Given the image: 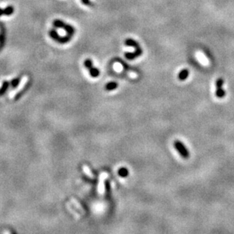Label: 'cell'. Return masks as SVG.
<instances>
[{"label":"cell","mask_w":234,"mask_h":234,"mask_svg":"<svg viewBox=\"0 0 234 234\" xmlns=\"http://www.w3.org/2000/svg\"><path fill=\"white\" fill-rule=\"evenodd\" d=\"M223 85H224V80H223V79L219 78V79L216 80V87H217V88H221Z\"/></svg>","instance_id":"ffe728a7"},{"label":"cell","mask_w":234,"mask_h":234,"mask_svg":"<svg viewBox=\"0 0 234 234\" xmlns=\"http://www.w3.org/2000/svg\"><path fill=\"white\" fill-rule=\"evenodd\" d=\"M14 12H15V8H14V7L12 6V5H9V6L4 8V15H7V16L12 15V14L14 13Z\"/></svg>","instance_id":"8fae6325"},{"label":"cell","mask_w":234,"mask_h":234,"mask_svg":"<svg viewBox=\"0 0 234 234\" xmlns=\"http://www.w3.org/2000/svg\"><path fill=\"white\" fill-rule=\"evenodd\" d=\"M189 76V70L188 69H183L178 74V78L180 80H185L187 79Z\"/></svg>","instance_id":"9c48e42d"},{"label":"cell","mask_w":234,"mask_h":234,"mask_svg":"<svg viewBox=\"0 0 234 234\" xmlns=\"http://www.w3.org/2000/svg\"><path fill=\"white\" fill-rule=\"evenodd\" d=\"M82 3L85 5H91L92 2H90V0H81Z\"/></svg>","instance_id":"44dd1931"},{"label":"cell","mask_w":234,"mask_h":234,"mask_svg":"<svg viewBox=\"0 0 234 234\" xmlns=\"http://www.w3.org/2000/svg\"><path fill=\"white\" fill-rule=\"evenodd\" d=\"M124 56L128 60H133L136 58V55L134 52H126L124 54Z\"/></svg>","instance_id":"e0dca14e"},{"label":"cell","mask_w":234,"mask_h":234,"mask_svg":"<svg viewBox=\"0 0 234 234\" xmlns=\"http://www.w3.org/2000/svg\"><path fill=\"white\" fill-rule=\"evenodd\" d=\"M2 15H4V9L0 8V16H2Z\"/></svg>","instance_id":"603a6c76"},{"label":"cell","mask_w":234,"mask_h":234,"mask_svg":"<svg viewBox=\"0 0 234 234\" xmlns=\"http://www.w3.org/2000/svg\"><path fill=\"white\" fill-rule=\"evenodd\" d=\"M84 65H85V67H86V68H87V69H90V68H92V67H93V62H92V61L90 59H86V60H85V62H84Z\"/></svg>","instance_id":"d6986e66"},{"label":"cell","mask_w":234,"mask_h":234,"mask_svg":"<svg viewBox=\"0 0 234 234\" xmlns=\"http://www.w3.org/2000/svg\"><path fill=\"white\" fill-rule=\"evenodd\" d=\"M63 29L66 31V33H68V35H70L71 36V37L74 35V33L75 32L74 27L73 26H71V25L68 24H65Z\"/></svg>","instance_id":"52a82bcc"},{"label":"cell","mask_w":234,"mask_h":234,"mask_svg":"<svg viewBox=\"0 0 234 234\" xmlns=\"http://www.w3.org/2000/svg\"><path fill=\"white\" fill-rule=\"evenodd\" d=\"M18 83H19L18 79H14V80L12 81V84L13 86H16L17 85H18Z\"/></svg>","instance_id":"7402d4cb"},{"label":"cell","mask_w":234,"mask_h":234,"mask_svg":"<svg viewBox=\"0 0 234 234\" xmlns=\"http://www.w3.org/2000/svg\"><path fill=\"white\" fill-rule=\"evenodd\" d=\"M117 87H118V83H115V82H111V83H108V84L106 85V86H105V90L110 91V90H115Z\"/></svg>","instance_id":"9a60e30c"},{"label":"cell","mask_w":234,"mask_h":234,"mask_svg":"<svg viewBox=\"0 0 234 234\" xmlns=\"http://www.w3.org/2000/svg\"><path fill=\"white\" fill-rule=\"evenodd\" d=\"M108 177V174L105 172L102 173L99 177V182L98 186V192L99 195L103 196L105 194V180Z\"/></svg>","instance_id":"277c9868"},{"label":"cell","mask_w":234,"mask_h":234,"mask_svg":"<svg viewBox=\"0 0 234 234\" xmlns=\"http://www.w3.org/2000/svg\"><path fill=\"white\" fill-rule=\"evenodd\" d=\"M71 202L72 204H73L77 208V209H78L79 211H80V213H81L82 214H86V211H84V209L83 208V207L81 206V205L80 204V202H78L77 199H75L74 198L71 197Z\"/></svg>","instance_id":"8992f818"},{"label":"cell","mask_w":234,"mask_h":234,"mask_svg":"<svg viewBox=\"0 0 234 234\" xmlns=\"http://www.w3.org/2000/svg\"><path fill=\"white\" fill-rule=\"evenodd\" d=\"M8 85H9V83H8V81H5L2 83V86L0 87V96H2V95L5 93V91H6L8 87Z\"/></svg>","instance_id":"4fadbf2b"},{"label":"cell","mask_w":234,"mask_h":234,"mask_svg":"<svg viewBox=\"0 0 234 234\" xmlns=\"http://www.w3.org/2000/svg\"><path fill=\"white\" fill-rule=\"evenodd\" d=\"M174 148L176 149L177 151L179 152V154L180 155L182 158H189V152L188 151L186 147L183 145V143H182V142L179 141V140H176V141H174Z\"/></svg>","instance_id":"6da1fadb"},{"label":"cell","mask_w":234,"mask_h":234,"mask_svg":"<svg viewBox=\"0 0 234 234\" xmlns=\"http://www.w3.org/2000/svg\"><path fill=\"white\" fill-rule=\"evenodd\" d=\"M118 174L121 177H126L128 176V170L127 168H122L118 171Z\"/></svg>","instance_id":"2e32d148"},{"label":"cell","mask_w":234,"mask_h":234,"mask_svg":"<svg viewBox=\"0 0 234 234\" xmlns=\"http://www.w3.org/2000/svg\"><path fill=\"white\" fill-rule=\"evenodd\" d=\"M27 80H28V79H27V77H24L22 78L21 80L19 82L18 86H17L16 89H15V90H14L13 91L10 93V96H9V97H10L11 99H13L16 96L17 94H18V93H20V92L23 90L24 87L25 85H26V83H27Z\"/></svg>","instance_id":"3957f363"},{"label":"cell","mask_w":234,"mask_h":234,"mask_svg":"<svg viewBox=\"0 0 234 234\" xmlns=\"http://www.w3.org/2000/svg\"><path fill=\"white\" fill-rule=\"evenodd\" d=\"M67 207H68V209H69V211H70L71 212L72 214H73L75 216V217H76V218H78V219H80V214H77V213L76 211H74V209L71 208V206L70 203H67Z\"/></svg>","instance_id":"ac0fdd59"},{"label":"cell","mask_w":234,"mask_h":234,"mask_svg":"<svg viewBox=\"0 0 234 234\" xmlns=\"http://www.w3.org/2000/svg\"><path fill=\"white\" fill-rule=\"evenodd\" d=\"M82 169H83V172H84V174H86V175L87 177H89L90 178H91V179H94V174H93V172L91 171V170L90 169V168H89L87 165H86V164H83V166H82Z\"/></svg>","instance_id":"ba28073f"},{"label":"cell","mask_w":234,"mask_h":234,"mask_svg":"<svg viewBox=\"0 0 234 234\" xmlns=\"http://www.w3.org/2000/svg\"><path fill=\"white\" fill-rule=\"evenodd\" d=\"M53 26L56 28H63L64 26H65V23L62 20H59V19H55V20L53 21V23H52Z\"/></svg>","instance_id":"30bf717a"},{"label":"cell","mask_w":234,"mask_h":234,"mask_svg":"<svg viewBox=\"0 0 234 234\" xmlns=\"http://www.w3.org/2000/svg\"><path fill=\"white\" fill-rule=\"evenodd\" d=\"M125 45L127 46H130V47H133V48H135V49H138L140 48V45L138 44V43L136 41H135L134 40H133V39H127V40H125Z\"/></svg>","instance_id":"5b68a950"},{"label":"cell","mask_w":234,"mask_h":234,"mask_svg":"<svg viewBox=\"0 0 234 234\" xmlns=\"http://www.w3.org/2000/svg\"><path fill=\"white\" fill-rule=\"evenodd\" d=\"M89 71H90V75H91L93 77H98L99 74V71L98 68H96L92 67L90 69H89Z\"/></svg>","instance_id":"5bb4252c"},{"label":"cell","mask_w":234,"mask_h":234,"mask_svg":"<svg viewBox=\"0 0 234 234\" xmlns=\"http://www.w3.org/2000/svg\"><path fill=\"white\" fill-rule=\"evenodd\" d=\"M49 35L54 40H55L56 42L59 43H66L70 41L71 37V36L70 35H67L66 37H61L59 36L58 33H57L56 30H51L49 32Z\"/></svg>","instance_id":"7a4b0ae2"},{"label":"cell","mask_w":234,"mask_h":234,"mask_svg":"<svg viewBox=\"0 0 234 234\" xmlns=\"http://www.w3.org/2000/svg\"><path fill=\"white\" fill-rule=\"evenodd\" d=\"M215 94L216 96L218 97V98H223V97L225 96L226 92H225V90H224V89H222V87H221V88H217Z\"/></svg>","instance_id":"7c38bea8"}]
</instances>
